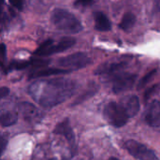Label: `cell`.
<instances>
[{"mask_svg":"<svg viewBox=\"0 0 160 160\" xmlns=\"http://www.w3.org/2000/svg\"><path fill=\"white\" fill-rule=\"evenodd\" d=\"M76 83L65 78L40 80L33 82L28 89L33 99L43 108H52L72 97Z\"/></svg>","mask_w":160,"mask_h":160,"instance_id":"obj_1","label":"cell"},{"mask_svg":"<svg viewBox=\"0 0 160 160\" xmlns=\"http://www.w3.org/2000/svg\"><path fill=\"white\" fill-rule=\"evenodd\" d=\"M51 21L58 30L66 34H78L83 29L78 18L70 11L64 8H54L51 14Z\"/></svg>","mask_w":160,"mask_h":160,"instance_id":"obj_2","label":"cell"},{"mask_svg":"<svg viewBox=\"0 0 160 160\" xmlns=\"http://www.w3.org/2000/svg\"><path fill=\"white\" fill-rule=\"evenodd\" d=\"M75 43L76 39L73 38H64L57 43H54L53 39L49 38L45 40L42 44H40V46L35 51L34 55L38 57L50 56L70 49L75 45Z\"/></svg>","mask_w":160,"mask_h":160,"instance_id":"obj_3","label":"cell"},{"mask_svg":"<svg viewBox=\"0 0 160 160\" xmlns=\"http://www.w3.org/2000/svg\"><path fill=\"white\" fill-rule=\"evenodd\" d=\"M104 117L109 122V124H111L115 128L124 127L129 119L128 113L126 112L122 105L114 101L109 102L105 106Z\"/></svg>","mask_w":160,"mask_h":160,"instance_id":"obj_4","label":"cell"},{"mask_svg":"<svg viewBox=\"0 0 160 160\" xmlns=\"http://www.w3.org/2000/svg\"><path fill=\"white\" fill-rule=\"evenodd\" d=\"M91 63H92L91 58L86 53L81 52L62 57L57 61V65L59 67L70 71L83 68Z\"/></svg>","mask_w":160,"mask_h":160,"instance_id":"obj_5","label":"cell"},{"mask_svg":"<svg viewBox=\"0 0 160 160\" xmlns=\"http://www.w3.org/2000/svg\"><path fill=\"white\" fill-rule=\"evenodd\" d=\"M125 148L128 152L139 160H158L155 153L147 148L144 144L140 143L134 140H128L125 143Z\"/></svg>","mask_w":160,"mask_h":160,"instance_id":"obj_6","label":"cell"},{"mask_svg":"<svg viewBox=\"0 0 160 160\" xmlns=\"http://www.w3.org/2000/svg\"><path fill=\"white\" fill-rule=\"evenodd\" d=\"M137 80V75L133 73L115 74L112 79V91L115 94L130 90Z\"/></svg>","mask_w":160,"mask_h":160,"instance_id":"obj_7","label":"cell"},{"mask_svg":"<svg viewBox=\"0 0 160 160\" xmlns=\"http://www.w3.org/2000/svg\"><path fill=\"white\" fill-rule=\"evenodd\" d=\"M53 133L54 134H57V135H61V136H64L66 138V140L68 141V144H69V147L71 149V152H72V155H74L76 153V141H75V135H74V132L70 127V124H69V121L68 119H65L64 121H62L61 123H59L54 130H53Z\"/></svg>","mask_w":160,"mask_h":160,"instance_id":"obj_8","label":"cell"},{"mask_svg":"<svg viewBox=\"0 0 160 160\" xmlns=\"http://www.w3.org/2000/svg\"><path fill=\"white\" fill-rule=\"evenodd\" d=\"M145 121L152 128H160V101L154 100L150 103L145 113Z\"/></svg>","mask_w":160,"mask_h":160,"instance_id":"obj_9","label":"cell"},{"mask_svg":"<svg viewBox=\"0 0 160 160\" xmlns=\"http://www.w3.org/2000/svg\"><path fill=\"white\" fill-rule=\"evenodd\" d=\"M120 104L125 109L128 117H134L137 115L141 109V104L138 97L136 96H127L123 98L120 101Z\"/></svg>","mask_w":160,"mask_h":160,"instance_id":"obj_10","label":"cell"},{"mask_svg":"<svg viewBox=\"0 0 160 160\" xmlns=\"http://www.w3.org/2000/svg\"><path fill=\"white\" fill-rule=\"evenodd\" d=\"M128 66L125 61L121 62H112L100 65L95 71L97 75H115L118 71H121Z\"/></svg>","mask_w":160,"mask_h":160,"instance_id":"obj_11","label":"cell"},{"mask_svg":"<svg viewBox=\"0 0 160 160\" xmlns=\"http://www.w3.org/2000/svg\"><path fill=\"white\" fill-rule=\"evenodd\" d=\"M95 29L100 32H107L112 29V22L107 15L102 11L94 12Z\"/></svg>","mask_w":160,"mask_h":160,"instance_id":"obj_12","label":"cell"},{"mask_svg":"<svg viewBox=\"0 0 160 160\" xmlns=\"http://www.w3.org/2000/svg\"><path fill=\"white\" fill-rule=\"evenodd\" d=\"M19 110L22 114V116L24 117V119L28 122L36 121L39 116V112L38 111V109L34 105L28 102L21 103L19 105Z\"/></svg>","mask_w":160,"mask_h":160,"instance_id":"obj_13","label":"cell"},{"mask_svg":"<svg viewBox=\"0 0 160 160\" xmlns=\"http://www.w3.org/2000/svg\"><path fill=\"white\" fill-rule=\"evenodd\" d=\"M70 72V70L64 69V68H43V69H38V70H34L32 73L29 75V79H38V78H44V77H49L52 75H59V74H66Z\"/></svg>","mask_w":160,"mask_h":160,"instance_id":"obj_14","label":"cell"},{"mask_svg":"<svg viewBox=\"0 0 160 160\" xmlns=\"http://www.w3.org/2000/svg\"><path fill=\"white\" fill-rule=\"evenodd\" d=\"M135 23H136L135 14H133L132 12H127L125 13V15L121 20L119 23V27L125 32H129L134 27Z\"/></svg>","mask_w":160,"mask_h":160,"instance_id":"obj_15","label":"cell"},{"mask_svg":"<svg viewBox=\"0 0 160 160\" xmlns=\"http://www.w3.org/2000/svg\"><path fill=\"white\" fill-rule=\"evenodd\" d=\"M18 121V115L14 112H3L0 115V122L2 127H10L16 124Z\"/></svg>","mask_w":160,"mask_h":160,"instance_id":"obj_16","label":"cell"},{"mask_svg":"<svg viewBox=\"0 0 160 160\" xmlns=\"http://www.w3.org/2000/svg\"><path fill=\"white\" fill-rule=\"evenodd\" d=\"M98 91V86L96 83L93 82L92 84H90V85L88 86V88H87L80 97H78V98H76V101H75L72 105H78V104H80V103L85 101L86 99L92 98Z\"/></svg>","mask_w":160,"mask_h":160,"instance_id":"obj_17","label":"cell"},{"mask_svg":"<svg viewBox=\"0 0 160 160\" xmlns=\"http://www.w3.org/2000/svg\"><path fill=\"white\" fill-rule=\"evenodd\" d=\"M32 65V60L29 61H15L12 62L8 67H7V71L8 70H22L24 68H27L28 67H31Z\"/></svg>","mask_w":160,"mask_h":160,"instance_id":"obj_18","label":"cell"},{"mask_svg":"<svg viewBox=\"0 0 160 160\" xmlns=\"http://www.w3.org/2000/svg\"><path fill=\"white\" fill-rule=\"evenodd\" d=\"M156 74H157V69H153L152 71H150L149 73H147L145 76H143L142 78V80L140 81L139 84H138V89H142L146 84H148L154 79V77H155Z\"/></svg>","mask_w":160,"mask_h":160,"instance_id":"obj_19","label":"cell"},{"mask_svg":"<svg viewBox=\"0 0 160 160\" xmlns=\"http://www.w3.org/2000/svg\"><path fill=\"white\" fill-rule=\"evenodd\" d=\"M97 0H76L74 2V6L76 8H86L92 6Z\"/></svg>","mask_w":160,"mask_h":160,"instance_id":"obj_20","label":"cell"},{"mask_svg":"<svg viewBox=\"0 0 160 160\" xmlns=\"http://www.w3.org/2000/svg\"><path fill=\"white\" fill-rule=\"evenodd\" d=\"M158 84H155V85H153L152 87H150V88L145 92V94H144V100L147 101V100L156 93V91L158 90Z\"/></svg>","mask_w":160,"mask_h":160,"instance_id":"obj_21","label":"cell"},{"mask_svg":"<svg viewBox=\"0 0 160 160\" xmlns=\"http://www.w3.org/2000/svg\"><path fill=\"white\" fill-rule=\"evenodd\" d=\"M9 4L16 9L18 10H22L23 8V3L24 0H8Z\"/></svg>","mask_w":160,"mask_h":160,"instance_id":"obj_22","label":"cell"},{"mask_svg":"<svg viewBox=\"0 0 160 160\" xmlns=\"http://www.w3.org/2000/svg\"><path fill=\"white\" fill-rule=\"evenodd\" d=\"M6 60V45L4 43L1 44V63H2V68L4 67V63Z\"/></svg>","mask_w":160,"mask_h":160,"instance_id":"obj_23","label":"cell"},{"mask_svg":"<svg viewBox=\"0 0 160 160\" xmlns=\"http://www.w3.org/2000/svg\"><path fill=\"white\" fill-rule=\"evenodd\" d=\"M9 94V89L8 87H1L0 89V98H5L6 97H8Z\"/></svg>","mask_w":160,"mask_h":160,"instance_id":"obj_24","label":"cell"},{"mask_svg":"<svg viewBox=\"0 0 160 160\" xmlns=\"http://www.w3.org/2000/svg\"><path fill=\"white\" fill-rule=\"evenodd\" d=\"M7 144H8V141L6 140V138H5L4 136H2V137H1V142H0V145H1V150H0V152H1V153L4 152V150H5Z\"/></svg>","mask_w":160,"mask_h":160,"instance_id":"obj_25","label":"cell"},{"mask_svg":"<svg viewBox=\"0 0 160 160\" xmlns=\"http://www.w3.org/2000/svg\"><path fill=\"white\" fill-rule=\"evenodd\" d=\"M157 8L158 11H160V0H157Z\"/></svg>","mask_w":160,"mask_h":160,"instance_id":"obj_26","label":"cell"},{"mask_svg":"<svg viewBox=\"0 0 160 160\" xmlns=\"http://www.w3.org/2000/svg\"><path fill=\"white\" fill-rule=\"evenodd\" d=\"M108 160H119L118 158H109Z\"/></svg>","mask_w":160,"mask_h":160,"instance_id":"obj_27","label":"cell"}]
</instances>
